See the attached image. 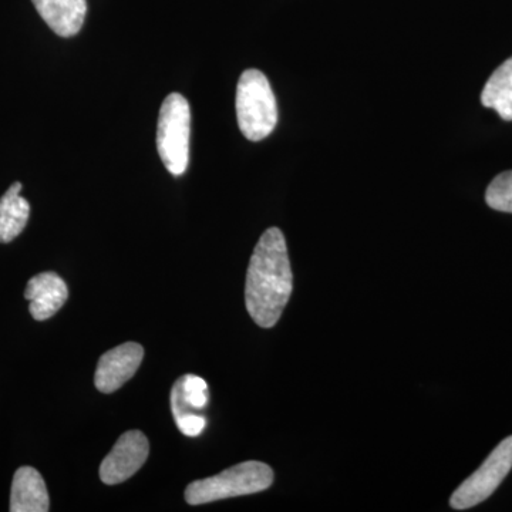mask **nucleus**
Masks as SVG:
<instances>
[{"mask_svg":"<svg viewBox=\"0 0 512 512\" xmlns=\"http://www.w3.org/2000/svg\"><path fill=\"white\" fill-rule=\"evenodd\" d=\"M293 275L284 234L266 229L249 261L245 305L261 328H274L292 295Z\"/></svg>","mask_w":512,"mask_h":512,"instance_id":"f257e3e1","label":"nucleus"},{"mask_svg":"<svg viewBox=\"0 0 512 512\" xmlns=\"http://www.w3.org/2000/svg\"><path fill=\"white\" fill-rule=\"evenodd\" d=\"M150 444L141 431L130 430L114 444L109 456L101 461L100 480L107 485L124 483L146 463Z\"/></svg>","mask_w":512,"mask_h":512,"instance_id":"423d86ee","label":"nucleus"},{"mask_svg":"<svg viewBox=\"0 0 512 512\" xmlns=\"http://www.w3.org/2000/svg\"><path fill=\"white\" fill-rule=\"evenodd\" d=\"M208 384L200 376L185 375L175 382L171 390V410L174 419H180L192 410H204L207 407Z\"/></svg>","mask_w":512,"mask_h":512,"instance_id":"ddd939ff","label":"nucleus"},{"mask_svg":"<svg viewBox=\"0 0 512 512\" xmlns=\"http://www.w3.org/2000/svg\"><path fill=\"white\" fill-rule=\"evenodd\" d=\"M178 430L187 437H198L207 426V420L201 414L190 413L175 420Z\"/></svg>","mask_w":512,"mask_h":512,"instance_id":"2eb2a0df","label":"nucleus"},{"mask_svg":"<svg viewBox=\"0 0 512 512\" xmlns=\"http://www.w3.org/2000/svg\"><path fill=\"white\" fill-rule=\"evenodd\" d=\"M25 298L29 301L32 318L43 322L63 308L69 298V289L56 272H42L28 282Z\"/></svg>","mask_w":512,"mask_h":512,"instance_id":"6e6552de","label":"nucleus"},{"mask_svg":"<svg viewBox=\"0 0 512 512\" xmlns=\"http://www.w3.org/2000/svg\"><path fill=\"white\" fill-rule=\"evenodd\" d=\"M237 119L242 134L251 141H261L275 130L278 107L271 84L264 73L245 70L237 86Z\"/></svg>","mask_w":512,"mask_h":512,"instance_id":"7ed1b4c3","label":"nucleus"},{"mask_svg":"<svg viewBox=\"0 0 512 512\" xmlns=\"http://www.w3.org/2000/svg\"><path fill=\"white\" fill-rule=\"evenodd\" d=\"M488 207L512 214V171L497 175L485 192Z\"/></svg>","mask_w":512,"mask_h":512,"instance_id":"4468645a","label":"nucleus"},{"mask_svg":"<svg viewBox=\"0 0 512 512\" xmlns=\"http://www.w3.org/2000/svg\"><path fill=\"white\" fill-rule=\"evenodd\" d=\"M50 508L45 480L33 467H20L13 477L10 491L12 512H47Z\"/></svg>","mask_w":512,"mask_h":512,"instance_id":"1a4fd4ad","label":"nucleus"},{"mask_svg":"<svg viewBox=\"0 0 512 512\" xmlns=\"http://www.w3.org/2000/svg\"><path fill=\"white\" fill-rule=\"evenodd\" d=\"M23 185H10L8 191L0 198V244H8L18 238L28 224L30 204L20 197Z\"/></svg>","mask_w":512,"mask_h":512,"instance_id":"9b49d317","label":"nucleus"},{"mask_svg":"<svg viewBox=\"0 0 512 512\" xmlns=\"http://www.w3.org/2000/svg\"><path fill=\"white\" fill-rule=\"evenodd\" d=\"M512 468V436L494 448L483 466L464 481L450 498L454 510H468L490 498Z\"/></svg>","mask_w":512,"mask_h":512,"instance_id":"39448f33","label":"nucleus"},{"mask_svg":"<svg viewBox=\"0 0 512 512\" xmlns=\"http://www.w3.org/2000/svg\"><path fill=\"white\" fill-rule=\"evenodd\" d=\"M191 109L180 93L168 94L157 124V150L171 174L183 175L190 163Z\"/></svg>","mask_w":512,"mask_h":512,"instance_id":"20e7f679","label":"nucleus"},{"mask_svg":"<svg viewBox=\"0 0 512 512\" xmlns=\"http://www.w3.org/2000/svg\"><path fill=\"white\" fill-rule=\"evenodd\" d=\"M47 26L62 37L77 35L87 15V0H32Z\"/></svg>","mask_w":512,"mask_h":512,"instance_id":"9d476101","label":"nucleus"},{"mask_svg":"<svg viewBox=\"0 0 512 512\" xmlns=\"http://www.w3.org/2000/svg\"><path fill=\"white\" fill-rule=\"evenodd\" d=\"M274 483V470L261 461H244L218 476L194 481L185 490L190 505L214 503L227 498L261 493Z\"/></svg>","mask_w":512,"mask_h":512,"instance_id":"f03ea898","label":"nucleus"},{"mask_svg":"<svg viewBox=\"0 0 512 512\" xmlns=\"http://www.w3.org/2000/svg\"><path fill=\"white\" fill-rule=\"evenodd\" d=\"M143 357V346L134 342L124 343L104 353L94 375L97 390L106 394L117 392L136 375Z\"/></svg>","mask_w":512,"mask_h":512,"instance_id":"0eeeda50","label":"nucleus"},{"mask_svg":"<svg viewBox=\"0 0 512 512\" xmlns=\"http://www.w3.org/2000/svg\"><path fill=\"white\" fill-rule=\"evenodd\" d=\"M481 103L497 111L501 119L512 121V57L491 74L481 93Z\"/></svg>","mask_w":512,"mask_h":512,"instance_id":"f8f14e48","label":"nucleus"}]
</instances>
